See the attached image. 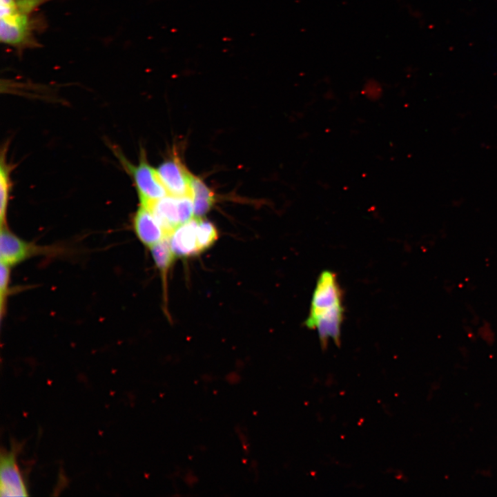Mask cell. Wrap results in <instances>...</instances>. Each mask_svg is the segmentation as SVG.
<instances>
[{
  "instance_id": "cell-1",
  "label": "cell",
  "mask_w": 497,
  "mask_h": 497,
  "mask_svg": "<svg viewBox=\"0 0 497 497\" xmlns=\"http://www.w3.org/2000/svg\"><path fill=\"white\" fill-rule=\"evenodd\" d=\"M343 307L340 288L336 275L330 271L321 273L316 283L306 326L317 329L322 349L332 338L339 346Z\"/></svg>"
},
{
  "instance_id": "cell-2",
  "label": "cell",
  "mask_w": 497,
  "mask_h": 497,
  "mask_svg": "<svg viewBox=\"0 0 497 497\" xmlns=\"http://www.w3.org/2000/svg\"><path fill=\"white\" fill-rule=\"evenodd\" d=\"M43 21L32 14L17 10L14 0H0V39L3 43L18 49L38 46L35 34Z\"/></svg>"
},
{
  "instance_id": "cell-3",
  "label": "cell",
  "mask_w": 497,
  "mask_h": 497,
  "mask_svg": "<svg viewBox=\"0 0 497 497\" xmlns=\"http://www.w3.org/2000/svg\"><path fill=\"white\" fill-rule=\"evenodd\" d=\"M123 166L133 177L136 187L140 205L146 207L150 206L154 202L168 195L158 175L147 162L144 154H142L138 164L129 163L120 156Z\"/></svg>"
},
{
  "instance_id": "cell-4",
  "label": "cell",
  "mask_w": 497,
  "mask_h": 497,
  "mask_svg": "<svg viewBox=\"0 0 497 497\" xmlns=\"http://www.w3.org/2000/svg\"><path fill=\"white\" fill-rule=\"evenodd\" d=\"M156 170L168 195L175 197H192L193 175L177 157L164 161Z\"/></svg>"
},
{
  "instance_id": "cell-5",
  "label": "cell",
  "mask_w": 497,
  "mask_h": 497,
  "mask_svg": "<svg viewBox=\"0 0 497 497\" xmlns=\"http://www.w3.org/2000/svg\"><path fill=\"white\" fill-rule=\"evenodd\" d=\"M42 248L26 242L11 232L6 226H1L0 259L1 262L12 266L39 253Z\"/></svg>"
},
{
  "instance_id": "cell-6",
  "label": "cell",
  "mask_w": 497,
  "mask_h": 497,
  "mask_svg": "<svg viewBox=\"0 0 497 497\" xmlns=\"http://www.w3.org/2000/svg\"><path fill=\"white\" fill-rule=\"evenodd\" d=\"M1 496H26L27 489L17 463L16 453L2 451L0 465Z\"/></svg>"
},
{
  "instance_id": "cell-7",
  "label": "cell",
  "mask_w": 497,
  "mask_h": 497,
  "mask_svg": "<svg viewBox=\"0 0 497 497\" xmlns=\"http://www.w3.org/2000/svg\"><path fill=\"white\" fill-rule=\"evenodd\" d=\"M133 227L139 241L150 248L166 237L151 211L140 205L133 218Z\"/></svg>"
},
{
  "instance_id": "cell-8",
  "label": "cell",
  "mask_w": 497,
  "mask_h": 497,
  "mask_svg": "<svg viewBox=\"0 0 497 497\" xmlns=\"http://www.w3.org/2000/svg\"><path fill=\"white\" fill-rule=\"evenodd\" d=\"M199 218L194 217L188 222L181 224L168 237L175 255L187 257L199 253L197 235Z\"/></svg>"
},
{
  "instance_id": "cell-9",
  "label": "cell",
  "mask_w": 497,
  "mask_h": 497,
  "mask_svg": "<svg viewBox=\"0 0 497 497\" xmlns=\"http://www.w3.org/2000/svg\"><path fill=\"white\" fill-rule=\"evenodd\" d=\"M148 208L164 231L166 237L181 224L178 197L167 195L154 202Z\"/></svg>"
},
{
  "instance_id": "cell-10",
  "label": "cell",
  "mask_w": 497,
  "mask_h": 497,
  "mask_svg": "<svg viewBox=\"0 0 497 497\" xmlns=\"http://www.w3.org/2000/svg\"><path fill=\"white\" fill-rule=\"evenodd\" d=\"M192 198L194 216L199 217L206 214L215 202L214 194L199 179L193 176L192 180Z\"/></svg>"
},
{
  "instance_id": "cell-11",
  "label": "cell",
  "mask_w": 497,
  "mask_h": 497,
  "mask_svg": "<svg viewBox=\"0 0 497 497\" xmlns=\"http://www.w3.org/2000/svg\"><path fill=\"white\" fill-rule=\"evenodd\" d=\"M11 187L10 168L1 157L0 168V217L1 226H6V215Z\"/></svg>"
},
{
  "instance_id": "cell-12",
  "label": "cell",
  "mask_w": 497,
  "mask_h": 497,
  "mask_svg": "<svg viewBox=\"0 0 497 497\" xmlns=\"http://www.w3.org/2000/svg\"><path fill=\"white\" fill-rule=\"evenodd\" d=\"M150 248L156 266L162 275H165L175 256L168 237H165Z\"/></svg>"
},
{
  "instance_id": "cell-13",
  "label": "cell",
  "mask_w": 497,
  "mask_h": 497,
  "mask_svg": "<svg viewBox=\"0 0 497 497\" xmlns=\"http://www.w3.org/2000/svg\"><path fill=\"white\" fill-rule=\"evenodd\" d=\"M197 235L199 253L208 248L217 238V231L215 226L211 222L200 218L198 221Z\"/></svg>"
},
{
  "instance_id": "cell-14",
  "label": "cell",
  "mask_w": 497,
  "mask_h": 497,
  "mask_svg": "<svg viewBox=\"0 0 497 497\" xmlns=\"http://www.w3.org/2000/svg\"><path fill=\"white\" fill-rule=\"evenodd\" d=\"M10 266L1 262L0 268V305L1 314L3 315L6 300L9 293Z\"/></svg>"
}]
</instances>
